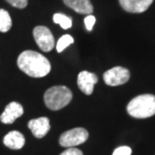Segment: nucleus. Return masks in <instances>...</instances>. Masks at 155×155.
Masks as SVG:
<instances>
[{"label":"nucleus","instance_id":"1","mask_svg":"<svg viewBox=\"0 0 155 155\" xmlns=\"http://www.w3.org/2000/svg\"><path fill=\"white\" fill-rule=\"evenodd\" d=\"M17 66L27 76L42 78L48 75L51 66L45 55L33 51H24L17 58Z\"/></svg>","mask_w":155,"mask_h":155},{"label":"nucleus","instance_id":"2","mask_svg":"<svg viewBox=\"0 0 155 155\" xmlns=\"http://www.w3.org/2000/svg\"><path fill=\"white\" fill-rule=\"evenodd\" d=\"M127 111L130 116L138 119L155 115V96L150 94L137 96L129 102Z\"/></svg>","mask_w":155,"mask_h":155},{"label":"nucleus","instance_id":"3","mask_svg":"<svg viewBox=\"0 0 155 155\" xmlns=\"http://www.w3.org/2000/svg\"><path fill=\"white\" fill-rule=\"evenodd\" d=\"M45 103L48 109L58 111L71 103L73 99L72 91L64 86H54L45 93Z\"/></svg>","mask_w":155,"mask_h":155},{"label":"nucleus","instance_id":"4","mask_svg":"<svg viewBox=\"0 0 155 155\" xmlns=\"http://www.w3.org/2000/svg\"><path fill=\"white\" fill-rule=\"evenodd\" d=\"M89 133L84 128H74L64 132L60 137V144L64 147H74L88 140Z\"/></svg>","mask_w":155,"mask_h":155},{"label":"nucleus","instance_id":"5","mask_svg":"<svg viewBox=\"0 0 155 155\" xmlns=\"http://www.w3.org/2000/svg\"><path fill=\"white\" fill-rule=\"evenodd\" d=\"M33 38L41 51L48 52L54 48V38L46 26H36L33 29Z\"/></svg>","mask_w":155,"mask_h":155},{"label":"nucleus","instance_id":"6","mask_svg":"<svg viewBox=\"0 0 155 155\" xmlns=\"http://www.w3.org/2000/svg\"><path fill=\"white\" fill-rule=\"evenodd\" d=\"M104 81L108 86H120L127 83L130 79V72L123 67H115L104 74Z\"/></svg>","mask_w":155,"mask_h":155},{"label":"nucleus","instance_id":"7","mask_svg":"<svg viewBox=\"0 0 155 155\" xmlns=\"http://www.w3.org/2000/svg\"><path fill=\"white\" fill-rule=\"evenodd\" d=\"M98 83V77L93 73L83 71L78 76V86L84 94L91 95L94 91V87Z\"/></svg>","mask_w":155,"mask_h":155},{"label":"nucleus","instance_id":"8","mask_svg":"<svg viewBox=\"0 0 155 155\" xmlns=\"http://www.w3.org/2000/svg\"><path fill=\"white\" fill-rule=\"evenodd\" d=\"M23 107L17 102H11L5 107V110L0 115V121L4 124L13 123L17 118L23 115Z\"/></svg>","mask_w":155,"mask_h":155},{"label":"nucleus","instance_id":"9","mask_svg":"<svg viewBox=\"0 0 155 155\" xmlns=\"http://www.w3.org/2000/svg\"><path fill=\"white\" fill-rule=\"evenodd\" d=\"M28 128L35 137L42 138L48 134L51 129L49 119L48 117H39L36 119H32L28 122Z\"/></svg>","mask_w":155,"mask_h":155},{"label":"nucleus","instance_id":"10","mask_svg":"<svg viewBox=\"0 0 155 155\" xmlns=\"http://www.w3.org/2000/svg\"><path fill=\"white\" fill-rule=\"evenodd\" d=\"M124 10L130 13H141L146 11L153 0H119Z\"/></svg>","mask_w":155,"mask_h":155},{"label":"nucleus","instance_id":"11","mask_svg":"<svg viewBox=\"0 0 155 155\" xmlns=\"http://www.w3.org/2000/svg\"><path fill=\"white\" fill-rule=\"evenodd\" d=\"M3 143H4L5 146H7L10 149H14V150H18L21 149L24 146V143H25V138L22 133H20L19 131H11L7 133L4 138H3Z\"/></svg>","mask_w":155,"mask_h":155},{"label":"nucleus","instance_id":"12","mask_svg":"<svg viewBox=\"0 0 155 155\" xmlns=\"http://www.w3.org/2000/svg\"><path fill=\"white\" fill-rule=\"evenodd\" d=\"M64 3L68 7L81 14L89 15L94 11V7L90 0H64Z\"/></svg>","mask_w":155,"mask_h":155},{"label":"nucleus","instance_id":"13","mask_svg":"<svg viewBox=\"0 0 155 155\" xmlns=\"http://www.w3.org/2000/svg\"><path fill=\"white\" fill-rule=\"evenodd\" d=\"M12 26V20L8 11L0 9V32H7Z\"/></svg>","mask_w":155,"mask_h":155},{"label":"nucleus","instance_id":"14","mask_svg":"<svg viewBox=\"0 0 155 155\" xmlns=\"http://www.w3.org/2000/svg\"><path fill=\"white\" fill-rule=\"evenodd\" d=\"M52 19H54V23L60 24V25L63 27L64 29H69L73 25L72 18L67 16V15H64L63 13H55V14H54Z\"/></svg>","mask_w":155,"mask_h":155},{"label":"nucleus","instance_id":"15","mask_svg":"<svg viewBox=\"0 0 155 155\" xmlns=\"http://www.w3.org/2000/svg\"><path fill=\"white\" fill-rule=\"evenodd\" d=\"M72 43H74V38L70 35H64L58 40L57 42V51L61 52L64 49H66L68 46L71 45Z\"/></svg>","mask_w":155,"mask_h":155},{"label":"nucleus","instance_id":"16","mask_svg":"<svg viewBox=\"0 0 155 155\" xmlns=\"http://www.w3.org/2000/svg\"><path fill=\"white\" fill-rule=\"evenodd\" d=\"M84 22H85V26H86L87 30H88V31H92L93 27H94L95 23H96V17L94 16V15L89 14L85 17Z\"/></svg>","mask_w":155,"mask_h":155},{"label":"nucleus","instance_id":"17","mask_svg":"<svg viewBox=\"0 0 155 155\" xmlns=\"http://www.w3.org/2000/svg\"><path fill=\"white\" fill-rule=\"evenodd\" d=\"M6 1L11 6L19 8V9L25 8L27 6V3H28V0H6Z\"/></svg>","mask_w":155,"mask_h":155},{"label":"nucleus","instance_id":"18","mask_svg":"<svg viewBox=\"0 0 155 155\" xmlns=\"http://www.w3.org/2000/svg\"><path fill=\"white\" fill-rule=\"evenodd\" d=\"M132 150L129 146H120L114 150L112 155H131Z\"/></svg>","mask_w":155,"mask_h":155},{"label":"nucleus","instance_id":"19","mask_svg":"<svg viewBox=\"0 0 155 155\" xmlns=\"http://www.w3.org/2000/svg\"><path fill=\"white\" fill-rule=\"evenodd\" d=\"M60 155H84L83 152L80 149L75 147H70L67 150H64V152H61Z\"/></svg>","mask_w":155,"mask_h":155}]
</instances>
